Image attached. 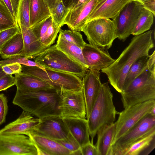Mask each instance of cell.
Returning <instances> with one entry per match:
<instances>
[{"mask_svg": "<svg viewBox=\"0 0 155 155\" xmlns=\"http://www.w3.org/2000/svg\"><path fill=\"white\" fill-rule=\"evenodd\" d=\"M124 109L155 99V65L147 67L121 93Z\"/></svg>", "mask_w": 155, "mask_h": 155, "instance_id": "cell-4", "label": "cell"}, {"mask_svg": "<svg viewBox=\"0 0 155 155\" xmlns=\"http://www.w3.org/2000/svg\"><path fill=\"white\" fill-rule=\"evenodd\" d=\"M2 0L17 23L18 10L20 0Z\"/></svg>", "mask_w": 155, "mask_h": 155, "instance_id": "cell-39", "label": "cell"}, {"mask_svg": "<svg viewBox=\"0 0 155 155\" xmlns=\"http://www.w3.org/2000/svg\"><path fill=\"white\" fill-rule=\"evenodd\" d=\"M17 63L22 65L29 66L37 67L44 71L45 68L34 61H32L23 56H17L11 58L0 61V65L2 66L11 64Z\"/></svg>", "mask_w": 155, "mask_h": 155, "instance_id": "cell-36", "label": "cell"}, {"mask_svg": "<svg viewBox=\"0 0 155 155\" xmlns=\"http://www.w3.org/2000/svg\"><path fill=\"white\" fill-rule=\"evenodd\" d=\"M59 35L65 40L82 48L86 43L79 31L72 30L60 29Z\"/></svg>", "mask_w": 155, "mask_h": 155, "instance_id": "cell-32", "label": "cell"}, {"mask_svg": "<svg viewBox=\"0 0 155 155\" xmlns=\"http://www.w3.org/2000/svg\"><path fill=\"white\" fill-rule=\"evenodd\" d=\"M8 110L7 98L4 94H0V126L5 121Z\"/></svg>", "mask_w": 155, "mask_h": 155, "instance_id": "cell-40", "label": "cell"}, {"mask_svg": "<svg viewBox=\"0 0 155 155\" xmlns=\"http://www.w3.org/2000/svg\"><path fill=\"white\" fill-rule=\"evenodd\" d=\"M55 46L70 58L88 69L83 55L82 48L67 41L59 35Z\"/></svg>", "mask_w": 155, "mask_h": 155, "instance_id": "cell-27", "label": "cell"}, {"mask_svg": "<svg viewBox=\"0 0 155 155\" xmlns=\"http://www.w3.org/2000/svg\"><path fill=\"white\" fill-rule=\"evenodd\" d=\"M33 59L45 68L72 74L81 78L88 69L57 48L55 45Z\"/></svg>", "mask_w": 155, "mask_h": 155, "instance_id": "cell-5", "label": "cell"}, {"mask_svg": "<svg viewBox=\"0 0 155 155\" xmlns=\"http://www.w3.org/2000/svg\"><path fill=\"white\" fill-rule=\"evenodd\" d=\"M62 119L69 131L78 142L81 147L90 142L87 119L76 118Z\"/></svg>", "mask_w": 155, "mask_h": 155, "instance_id": "cell-21", "label": "cell"}, {"mask_svg": "<svg viewBox=\"0 0 155 155\" xmlns=\"http://www.w3.org/2000/svg\"><path fill=\"white\" fill-rule=\"evenodd\" d=\"M155 106V100H151L130 106L119 113L115 122L116 130L113 143L149 113Z\"/></svg>", "mask_w": 155, "mask_h": 155, "instance_id": "cell-8", "label": "cell"}, {"mask_svg": "<svg viewBox=\"0 0 155 155\" xmlns=\"http://www.w3.org/2000/svg\"><path fill=\"white\" fill-rule=\"evenodd\" d=\"M41 120L35 118L30 113L23 110L15 121L0 130V134L11 135H25L28 136L34 132Z\"/></svg>", "mask_w": 155, "mask_h": 155, "instance_id": "cell-16", "label": "cell"}, {"mask_svg": "<svg viewBox=\"0 0 155 155\" xmlns=\"http://www.w3.org/2000/svg\"><path fill=\"white\" fill-rule=\"evenodd\" d=\"M97 3V0H90L76 9L69 10L65 19L64 25H67L71 30L81 31L82 28L86 22Z\"/></svg>", "mask_w": 155, "mask_h": 155, "instance_id": "cell-17", "label": "cell"}, {"mask_svg": "<svg viewBox=\"0 0 155 155\" xmlns=\"http://www.w3.org/2000/svg\"><path fill=\"white\" fill-rule=\"evenodd\" d=\"M50 11L53 21L61 27L64 25L65 19L69 11V9L61 2L54 8L50 9Z\"/></svg>", "mask_w": 155, "mask_h": 155, "instance_id": "cell-33", "label": "cell"}, {"mask_svg": "<svg viewBox=\"0 0 155 155\" xmlns=\"http://www.w3.org/2000/svg\"><path fill=\"white\" fill-rule=\"evenodd\" d=\"M90 0H78L75 4L69 10H74L78 7L83 5Z\"/></svg>", "mask_w": 155, "mask_h": 155, "instance_id": "cell-47", "label": "cell"}, {"mask_svg": "<svg viewBox=\"0 0 155 155\" xmlns=\"http://www.w3.org/2000/svg\"><path fill=\"white\" fill-rule=\"evenodd\" d=\"M15 75L17 89L33 91L54 89L48 83L36 76L22 72Z\"/></svg>", "mask_w": 155, "mask_h": 155, "instance_id": "cell-22", "label": "cell"}, {"mask_svg": "<svg viewBox=\"0 0 155 155\" xmlns=\"http://www.w3.org/2000/svg\"><path fill=\"white\" fill-rule=\"evenodd\" d=\"M21 65L22 72L41 78L58 92L61 90H78L82 88L81 78L74 74L46 68L44 71L37 67Z\"/></svg>", "mask_w": 155, "mask_h": 155, "instance_id": "cell-7", "label": "cell"}, {"mask_svg": "<svg viewBox=\"0 0 155 155\" xmlns=\"http://www.w3.org/2000/svg\"><path fill=\"white\" fill-rule=\"evenodd\" d=\"M2 68L3 71L6 74H15L22 72L21 64L17 63L4 65L2 66Z\"/></svg>", "mask_w": 155, "mask_h": 155, "instance_id": "cell-42", "label": "cell"}, {"mask_svg": "<svg viewBox=\"0 0 155 155\" xmlns=\"http://www.w3.org/2000/svg\"><path fill=\"white\" fill-rule=\"evenodd\" d=\"M82 155L81 150V148H80L79 149L73 152H72L71 154V155Z\"/></svg>", "mask_w": 155, "mask_h": 155, "instance_id": "cell-49", "label": "cell"}, {"mask_svg": "<svg viewBox=\"0 0 155 155\" xmlns=\"http://www.w3.org/2000/svg\"><path fill=\"white\" fill-rule=\"evenodd\" d=\"M97 3L93 11L94 10L99 7L103 4L107 0H97Z\"/></svg>", "mask_w": 155, "mask_h": 155, "instance_id": "cell-48", "label": "cell"}, {"mask_svg": "<svg viewBox=\"0 0 155 155\" xmlns=\"http://www.w3.org/2000/svg\"><path fill=\"white\" fill-rule=\"evenodd\" d=\"M81 31L86 36L89 44L105 50L111 48L118 37L115 22L109 18H99L88 21Z\"/></svg>", "mask_w": 155, "mask_h": 155, "instance_id": "cell-6", "label": "cell"}, {"mask_svg": "<svg viewBox=\"0 0 155 155\" xmlns=\"http://www.w3.org/2000/svg\"><path fill=\"white\" fill-rule=\"evenodd\" d=\"M143 8L141 3L132 0L121 9L114 20L118 39L124 41L131 35L136 22Z\"/></svg>", "mask_w": 155, "mask_h": 155, "instance_id": "cell-12", "label": "cell"}, {"mask_svg": "<svg viewBox=\"0 0 155 155\" xmlns=\"http://www.w3.org/2000/svg\"><path fill=\"white\" fill-rule=\"evenodd\" d=\"M52 21L51 16L31 28L36 37L42 44L48 28Z\"/></svg>", "mask_w": 155, "mask_h": 155, "instance_id": "cell-34", "label": "cell"}, {"mask_svg": "<svg viewBox=\"0 0 155 155\" xmlns=\"http://www.w3.org/2000/svg\"><path fill=\"white\" fill-rule=\"evenodd\" d=\"M15 77L12 75L6 74L0 78V91L6 90L15 84Z\"/></svg>", "mask_w": 155, "mask_h": 155, "instance_id": "cell-41", "label": "cell"}, {"mask_svg": "<svg viewBox=\"0 0 155 155\" xmlns=\"http://www.w3.org/2000/svg\"><path fill=\"white\" fill-rule=\"evenodd\" d=\"M150 113L153 115L155 116V106L152 108Z\"/></svg>", "mask_w": 155, "mask_h": 155, "instance_id": "cell-51", "label": "cell"}, {"mask_svg": "<svg viewBox=\"0 0 155 155\" xmlns=\"http://www.w3.org/2000/svg\"><path fill=\"white\" fill-rule=\"evenodd\" d=\"M28 136L36 146L38 155H70L71 152L55 140L34 133Z\"/></svg>", "mask_w": 155, "mask_h": 155, "instance_id": "cell-18", "label": "cell"}, {"mask_svg": "<svg viewBox=\"0 0 155 155\" xmlns=\"http://www.w3.org/2000/svg\"><path fill=\"white\" fill-rule=\"evenodd\" d=\"M131 0H107L99 7L91 12L86 22L99 18H109L114 20L124 7Z\"/></svg>", "mask_w": 155, "mask_h": 155, "instance_id": "cell-20", "label": "cell"}, {"mask_svg": "<svg viewBox=\"0 0 155 155\" xmlns=\"http://www.w3.org/2000/svg\"><path fill=\"white\" fill-rule=\"evenodd\" d=\"M55 140L70 151L71 153L81 148L79 143L70 131L65 138Z\"/></svg>", "mask_w": 155, "mask_h": 155, "instance_id": "cell-38", "label": "cell"}, {"mask_svg": "<svg viewBox=\"0 0 155 155\" xmlns=\"http://www.w3.org/2000/svg\"><path fill=\"white\" fill-rule=\"evenodd\" d=\"M17 23L27 28H31L29 0H20Z\"/></svg>", "mask_w": 155, "mask_h": 155, "instance_id": "cell-31", "label": "cell"}, {"mask_svg": "<svg viewBox=\"0 0 155 155\" xmlns=\"http://www.w3.org/2000/svg\"><path fill=\"white\" fill-rule=\"evenodd\" d=\"M78 0H62L64 5L69 10L75 4Z\"/></svg>", "mask_w": 155, "mask_h": 155, "instance_id": "cell-46", "label": "cell"}, {"mask_svg": "<svg viewBox=\"0 0 155 155\" xmlns=\"http://www.w3.org/2000/svg\"><path fill=\"white\" fill-rule=\"evenodd\" d=\"M81 148L82 155H99L96 147L91 141Z\"/></svg>", "mask_w": 155, "mask_h": 155, "instance_id": "cell-43", "label": "cell"}, {"mask_svg": "<svg viewBox=\"0 0 155 155\" xmlns=\"http://www.w3.org/2000/svg\"><path fill=\"white\" fill-rule=\"evenodd\" d=\"M153 32L150 30L134 36L118 58L109 66L101 70L118 92L122 91L125 78L132 64L139 58L149 55V51L154 47Z\"/></svg>", "mask_w": 155, "mask_h": 155, "instance_id": "cell-1", "label": "cell"}, {"mask_svg": "<svg viewBox=\"0 0 155 155\" xmlns=\"http://www.w3.org/2000/svg\"><path fill=\"white\" fill-rule=\"evenodd\" d=\"M143 8L151 12L155 16V0H147L142 3Z\"/></svg>", "mask_w": 155, "mask_h": 155, "instance_id": "cell-44", "label": "cell"}, {"mask_svg": "<svg viewBox=\"0 0 155 155\" xmlns=\"http://www.w3.org/2000/svg\"><path fill=\"white\" fill-rule=\"evenodd\" d=\"M21 31L18 25L0 31V50L13 36Z\"/></svg>", "mask_w": 155, "mask_h": 155, "instance_id": "cell-37", "label": "cell"}, {"mask_svg": "<svg viewBox=\"0 0 155 155\" xmlns=\"http://www.w3.org/2000/svg\"><path fill=\"white\" fill-rule=\"evenodd\" d=\"M136 1H138L139 2H140L142 3L143 2H145V1L147 0H135Z\"/></svg>", "mask_w": 155, "mask_h": 155, "instance_id": "cell-52", "label": "cell"}, {"mask_svg": "<svg viewBox=\"0 0 155 155\" xmlns=\"http://www.w3.org/2000/svg\"><path fill=\"white\" fill-rule=\"evenodd\" d=\"M154 17L151 12L143 8L136 22L131 35H138L149 30L153 23Z\"/></svg>", "mask_w": 155, "mask_h": 155, "instance_id": "cell-28", "label": "cell"}, {"mask_svg": "<svg viewBox=\"0 0 155 155\" xmlns=\"http://www.w3.org/2000/svg\"><path fill=\"white\" fill-rule=\"evenodd\" d=\"M59 92L55 89L33 91L17 89L12 103L41 119L59 116Z\"/></svg>", "mask_w": 155, "mask_h": 155, "instance_id": "cell-2", "label": "cell"}, {"mask_svg": "<svg viewBox=\"0 0 155 155\" xmlns=\"http://www.w3.org/2000/svg\"><path fill=\"white\" fill-rule=\"evenodd\" d=\"M0 155H38V151L28 136L0 134Z\"/></svg>", "mask_w": 155, "mask_h": 155, "instance_id": "cell-11", "label": "cell"}, {"mask_svg": "<svg viewBox=\"0 0 155 155\" xmlns=\"http://www.w3.org/2000/svg\"><path fill=\"white\" fill-rule=\"evenodd\" d=\"M100 71L88 69L82 78V88L86 107L87 119L98 95L101 87Z\"/></svg>", "mask_w": 155, "mask_h": 155, "instance_id": "cell-13", "label": "cell"}, {"mask_svg": "<svg viewBox=\"0 0 155 155\" xmlns=\"http://www.w3.org/2000/svg\"><path fill=\"white\" fill-rule=\"evenodd\" d=\"M88 69L100 71L111 65L115 61L107 50L85 44L82 49Z\"/></svg>", "mask_w": 155, "mask_h": 155, "instance_id": "cell-15", "label": "cell"}, {"mask_svg": "<svg viewBox=\"0 0 155 155\" xmlns=\"http://www.w3.org/2000/svg\"><path fill=\"white\" fill-rule=\"evenodd\" d=\"M49 10L54 8L62 0H44Z\"/></svg>", "mask_w": 155, "mask_h": 155, "instance_id": "cell-45", "label": "cell"}, {"mask_svg": "<svg viewBox=\"0 0 155 155\" xmlns=\"http://www.w3.org/2000/svg\"><path fill=\"white\" fill-rule=\"evenodd\" d=\"M59 117L66 118H86V107L82 89L61 90L59 92Z\"/></svg>", "mask_w": 155, "mask_h": 155, "instance_id": "cell-10", "label": "cell"}, {"mask_svg": "<svg viewBox=\"0 0 155 155\" xmlns=\"http://www.w3.org/2000/svg\"><path fill=\"white\" fill-rule=\"evenodd\" d=\"M61 27L52 21L48 28L44 37L43 43L44 46L48 48L55 42Z\"/></svg>", "mask_w": 155, "mask_h": 155, "instance_id": "cell-35", "label": "cell"}, {"mask_svg": "<svg viewBox=\"0 0 155 155\" xmlns=\"http://www.w3.org/2000/svg\"><path fill=\"white\" fill-rule=\"evenodd\" d=\"M154 131L155 116L150 113L113 143L112 155H119L133 143Z\"/></svg>", "mask_w": 155, "mask_h": 155, "instance_id": "cell-9", "label": "cell"}, {"mask_svg": "<svg viewBox=\"0 0 155 155\" xmlns=\"http://www.w3.org/2000/svg\"><path fill=\"white\" fill-rule=\"evenodd\" d=\"M2 65H0V78L6 74L3 71L2 68Z\"/></svg>", "mask_w": 155, "mask_h": 155, "instance_id": "cell-50", "label": "cell"}, {"mask_svg": "<svg viewBox=\"0 0 155 155\" xmlns=\"http://www.w3.org/2000/svg\"><path fill=\"white\" fill-rule=\"evenodd\" d=\"M149 57V55L142 56L132 64L125 78L123 91L147 67Z\"/></svg>", "mask_w": 155, "mask_h": 155, "instance_id": "cell-29", "label": "cell"}, {"mask_svg": "<svg viewBox=\"0 0 155 155\" xmlns=\"http://www.w3.org/2000/svg\"><path fill=\"white\" fill-rule=\"evenodd\" d=\"M31 28L51 16L44 0H29Z\"/></svg>", "mask_w": 155, "mask_h": 155, "instance_id": "cell-25", "label": "cell"}, {"mask_svg": "<svg viewBox=\"0 0 155 155\" xmlns=\"http://www.w3.org/2000/svg\"><path fill=\"white\" fill-rule=\"evenodd\" d=\"M2 0H0V31L18 25Z\"/></svg>", "mask_w": 155, "mask_h": 155, "instance_id": "cell-30", "label": "cell"}, {"mask_svg": "<svg viewBox=\"0 0 155 155\" xmlns=\"http://www.w3.org/2000/svg\"><path fill=\"white\" fill-rule=\"evenodd\" d=\"M41 120L33 133L54 140H62L67 137L69 131L59 116H48Z\"/></svg>", "mask_w": 155, "mask_h": 155, "instance_id": "cell-14", "label": "cell"}, {"mask_svg": "<svg viewBox=\"0 0 155 155\" xmlns=\"http://www.w3.org/2000/svg\"><path fill=\"white\" fill-rule=\"evenodd\" d=\"M24 47L21 32L17 33L9 40L0 50L2 58L5 59L21 56Z\"/></svg>", "mask_w": 155, "mask_h": 155, "instance_id": "cell-26", "label": "cell"}, {"mask_svg": "<svg viewBox=\"0 0 155 155\" xmlns=\"http://www.w3.org/2000/svg\"><path fill=\"white\" fill-rule=\"evenodd\" d=\"M155 148V131L137 141L119 155H148Z\"/></svg>", "mask_w": 155, "mask_h": 155, "instance_id": "cell-24", "label": "cell"}, {"mask_svg": "<svg viewBox=\"0 0 155 155\" xmlns=\"http://www.w3.org/2000/svg\"><path fill=\"white\" fill-rule=\"evenodd\" d=\"M113 97L108 82L102 84L97 97L87 119L92 143L99 129L115 122L116 115L119 113L114 105Z\"/></svg>", "mask_w": 155, "mask_h": 155, "instance_id": "cell-3", "label": "cell"}, {"mask_svg": "<svg viewBox=\"0 0 155 155\" xmlns=\"http://www.w3.org/2000/svg\"><path fill=\"white\" fill-rule=\"evenodd\" d=\"M18 25L24 42L23 49L21 56L29 59H33L47 48L37 38L31 28H28L21 25Z\"/></svg>", "mask_w": 155, "mask_h": 155, "instance_id": "cell-19", "label": "cell"}, {"mask_svg": "<svg viewBox=\"0 0 155 155\" xmlns=\"http://www.w3.org/2000/svg\"><path fill=\"white\" fill-rule=\"evenodd\" d=\"M116 130L115 122L105 126L97 132L95 146L99 155H112V145Z\"/></svg>", "mask_w": 155, "mask_h": 155, "instance_id": "cell-23", "label": "cell"}]
</instances>
